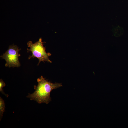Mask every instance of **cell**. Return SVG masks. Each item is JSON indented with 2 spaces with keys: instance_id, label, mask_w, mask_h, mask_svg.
Returning a JSON list of instances; mask_svg holds the SVG:
<instances>
[{
  "instance_id": "cell-2",
  "label": "cell",
  "mask_w": 128,
  "mask_h": 128,
  "mask_svg": "<svg viewBox=\"0 0 128 128\" xmlns=\"http://www.w3.org/2000/svg\"><path fill=\"white\" fill-rule=\"evenodd\" d=\"M27 44L28 46L30 48L29 49H27V52L31 51L32 53V55L29 57V59L35 57L37 58L39 61L37 65L41 61L44 62L46 61L52 63L49 59V57L51 55V54L49 52H46L45 48L43 46L41 38H40L37 41L34 43L32 41H29Z\"/></svg>"
},
{
  "instance_id": "cell-4",
  "label": "cell",
  "mask_w": 128,
  "mask_h": 128,
  "mask_svg": "<svg viewBox=\"0 0 128 128\" xmlns=\"http://www.w3.org/2000/svg\"><path fill=\"white\" fill-rule=\"evenodd\" d=\"M5 104L4 101L0 97V120H1L3 116V114L5 111Z\"/></svg>"
},
{
  "instance_id": "cell-1",
  "label": "cell",
  "mask_w": 128,
  "mask_h": 128,
  "mask_svg": "<svg viewBox=\"0 0 128 128\" xmlns=\"http://www.w3.org/2000/svg\"><path fill=\"white\" fill-rule=\"evenodd\" d=\"M37 86H34L35 91L32 94L29 93L27 97L39 104H48L51 101L50 95L52 90L62 86L61 83H53L48 81L42 76L37 79Z\"/></svg>"
},
{
  "instance_id": "cell-3",
  "label": "cell",
  "mask_w": 128,
  "mask_h": 128,
  "mask_svg": "<svg viewBox=\"0 0 128 128\" xmlns=\"http://www.w3.org/2000/svg\"><path fill=\"white\" fill-rule=\"evenodd\" d=\"M21 50L16 45H10L9 46L8 50L0 56L6 61L5 65V67L10 68L20 66L18 57L21 55L18 52Z\"/></svg>"
},
{
  "instance_id": "cell-5",
  "label": "cell",
  "mask_w": 128,
  "mask_h": 128,
  "mask_svg": "<svg viewBox=\"0 0 128 128\" xmlns=\"http://www.w3.org/2000/svg\"><path fill=\"white\" fill-rule=\"evenodd\" d=\"M5 85L6 84L3 80L2 79H0V91L2 93L5 95L6 97H8V95L5 94L4 92L3 89V88Z\"/></svg>"
}]
</instances>
